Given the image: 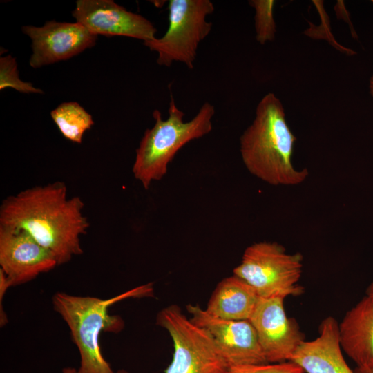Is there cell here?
Here are the masks:
<instances>
[{
	"instance_id": "18",
	"label": "cell",
	"mask_w": 373,
	"mask_h": 373,
	"mask_svg": "<svg viewBox=\"0 0 373 373\" xmlns=\"http://www.w3.org/2000/svg\"><path fill=\"white\" fill-rule=\"evenodd\" d=\"M10 87L25 93H42L30 82H23L19 77L15 58L11 55L0 59V89Z\"/></svg>"
},
{
	"instance_id": "1",
	"label": "cell",
	"mask_w": 373,
	"mask_h": 373,
	"mask_svg": "<svg viewBox=\"0 0 373 373\" xmlns=\"http://www.w3.org/2000/svg\"><path fill=\"white\" fill-rule=\"evenodd\" d=\"M84 207L80 197L68 198L65 182L55 181L6 197L0 206V226L26 231L60 265L83 253L80 236L90 227Z\"/></svg>"
},
{
	"instance_id": "13",
	"label": "cell",
	"mask_w": 373,
	"mask_h": 373,
	"mask_svg": "<svg viewBox=\"0 0 373 373\" xmlns=\"http://www.w3.org/2000/svg\"><path fill=\"white\" fill-rule=\"evenodd\" d=\"M289 361L299 365L306 373H355L343 356L338 323L332 316L321 321L318 337L303 342Z\"/></svg>"
},
{
	"instance_id": "23",
	"label": "cell",
	"mask_w": 373,
	"mask_h": 373,
	"mask_svg": "<svg viewBox=\"0 0 373 373\" xmlns=\"http://www.w3.org/2000/svg\"><path fill=\"white\" fill-rule=\"evenodd\" d=\"M369 89L370 95L373 97V74L370 79Z\"/></svg>"
},
{
	"instance_id": "16",
	"label": "cell",
	"mask_w": 373,
	"mask_h": 373,
	"mask_svg": "<svg viewBox=\"0 0 373 373\" xmlns=\"http://www.w3.org/2000/svg\"><path fill=\"white\" fill-rule=\"evenodd\" d=\"M50 116L62 135L75 143L81 144L84 133L94 125L92 115L76 102L61 103Z\"/></svg>"
},
{
	"instance_id": "4",
	"label": "cell",
	"mask_w": 373,
	"mask_h": 373,
	"mask_svg": "<svg viewBox=\"0 0 373 373\" xmlns=\"http://www.w3.org/2000/svg\"><path fill=\"white\" fill-rule=\"evenodd\" d=\"M168 112L166 119L162 118L159 110L153 112L155 124L145 131L135 151L132 172L146 190L166 175L169 164L180 149L209 134L213 128L215 108L208 102L191 120L184 122V113L171 95Z\"/></svg>"
},
{
	"instance_id": "21",
	"label": "cell",
	"mask_w": 373,
	"mask_h": 373,
	"mask_svg": "<svg viewBox=\"0 0 373 373\" xmlns=\"http://www.w3.org/2000/svg\"><path fill=\"white\" fill-rule=\"evenodd\" d=\"M355 373H373V368L372 369H367V368H359L356 367L354 370Z\"/></svg>"
},
{
	"instance_id": "11",
	"label": "cell",
	"mask_w": 373,
	"mask_h": 373,
	"mask_svg": "<svg viewBox=\"0 0 373 373\" xmlns=\"http://www.w3.org/2000/svg\"><path fill=\"white\" fill-rule=\"evenodd\" d=\"M72 15L96 35L125 36L144 42L156 37L157 29L150 21L112 0H78Z\"/></svg>"
},
{
	"instance_id": "7",
	"label": "cell",
	"mask_w": 373,
	"mask_h": 373,
	"mask_svg": "<svg viewBox=\"0 0 373 373\" xmlns=\"http://www.w3.org/2000/svg\"><path fill=\"white\" fill-rule=\"evenodd\" d=\"M156 323L173 341L172 360L164 373H227L229 367L211 334L193 323L178 305L162 309Z\"/></svg>"
},
{
	"instance_id": "8",
	"label": "cell",
	"mask_w": 373,
	"mask_h": 373,
	"mask_svg": "<svg viewBox=\"0 0 373 373\" xmlns=\"http://www.w3.org/2000/svg\"><path fill=\"white\" fill-rule=\"evenodd\" d=\"M191 321L206 329L215 341L229 369L269 363L256 330L249 320L231 321L216 317L198 304H188Z\"/></svg>"
},
{
	"instance_id": "17",
	"label": "cell",
	"mask_w": 373,
	"mask_h": 373,
	"mask_svg": "<svg viewBox=\"0 0 373 373\" xmlns=\"http://www.w3.org/2000/svg\"><path fill=\"white\" fill-rule=\"evenodd\" d=\"M249 3L255 10L254 23L256 41L262 45L272 41L276 32L273 15L275 1L251 0Z\"/></svg>"
},
{
	"instance_id": "10",
	"label": "cell",
	"mask_w": 373,
	"mask_h": 373,
	"mask_svg": "<svg viewBox=\"0 0 373 373\" xmlns=\"http://www.w3.org/2000/svg\"><path fill=\"white\" fill-rule=\"evenodd\" d=\"M22 31L32 40L30 66L37 68L68 59L95 46L97 35L79 23L48 21L41 27L23 26Z\"/></svg>"
},
{
	"instance_id": "15",
	"label": "cell",
	"mask_w": 373,
	"mask_h": 373,
	"mask_svg": "<svg viewBox=\"0 0 373 373\" xmlns=\"http://www.w3.org/2000/svg\"><path fill=\"white\" fill-rule=\"evenodd\" d=\"M259 299L249 284L233 274L218 283L205 310L225 320H249Z\"/></svg>"
},
{
	"instance_id": "5",
	"label": "cell",
	"mask_w": 373,
	"mask_h": 373,
	"mask_svg": "<svg viewBox=\"0 0 373 373\" xmlns=\"http://www.w3.org/2000/svg\"><path fill=\"white\" fill-rule=\"evenodd\" d=\"M303 256L289 254L276 242L260 241L246 248L233 274L249 284L260 298L296 296L304 292L298 282Z\"/></svg>"
},
{
	"instance_id": "22",
	"label": "cell",
	"mask_w": 373,
	"mask_h": 373,
	"mask_svg": "<svg viewBox=\"0 0 373 373\" xmlns=\"http://www.w3.org/2000/svg\"><path fill=\"white\" fill-rule=\"evenodd\" d=\"M366 294L373 296V280L370 283L366 289Z\"/></svg>"
},
{
	"instance_id": "3",
	"label": "cell",
	"mask_w": 373,
	"mask_h": 373,
	"mask_svg": "<svg viewBox=\"0 0 373 373\" xmlns=\"http://www.w3.org/2000/svg\"><path fill=\"white\" fill-rule=\"evenodd\" d=\"M153 295L152 283L105 300L56 293L52 297L53 308L67 323L80 354L79 367L75 369L73 373H115L102 356L99 337L102 332H121L124 322L118 315H110L108 308L127 298L153 297Z\"/></svg>"
},
{
	"instance_id": "14",
	"label": "cell",
	"mask_w": 373,
	"mask_h": 373,
	"mask_svg": "<svg viewBox=\"0 0 373 373\" xmlns=\"http://www.w3.org/2000/svg\"><path fill=\"white\" fill-rule=\"evenodd\" d=\"M341 349L359 368H373V296L365 295L338 323Z\"/></svg>"
},
{
	"instance_id": "12",
	"label": "cell",
	"mask_w": 373,
	"mask_h": 373,
	"mask_svg": "<svg viewBox=\"0 0 373 373\" xmlns=\"http://www.w3.org/2000/svg\"><path fill=\"white\" fill-rule=\"evenodd\" d=\"M57 265L53 255L26 231L0 226V266L11 287Z\"/></svg>"
},
{
	"instance_id": "9",
	"label": "cell",
	"mask_w": 373,
	"mask_h": 373,
	"mask_svg": "<svg viewBox=\"0 0 373 373\" xmlns=\"http://www.w3.org/2000/svg\"><path fill=\"white\" fill-rule=\"evenodd\" d=\"M283 301L280 298H260L249 320L269 363L289 361L305 341L298 323L287 316Z\"/></svg>"
},
{
	"instance_id": "19",
	"label": "cell",
	"mask_w": 373,
	"mask_h": 373,
	"mask_svg": "<svg viewBox=\"0 0 373 373\" xmlns=\"http://www.w3.org/2000/svg\"><path fill=\"white\" fill-rule=\"evenodd\" d=\"M227 373H304L303 369L291 361L280 363L243 365L229 369Z\"/></svg>"
},
{
	"instance_id": "24",
	"label": "cell",
	"mask_w": 373,
	"mask_h": 373,
	"mask_svg": "<svg viewBox=\"0 0 373 373\" xmlns=\"http://www.w3.org/2000/svg\"><path fill=\"white\" fill-rule=\"evenodd\" d=\"M372 2L373 3V1H372Z\"/></svg>"
},
{
	"instance_id": "6",
	"label": "cell",
	"mask_w": 373,
	"mask_h": 373,
	"mask_svg": "<svg viewBox=\"0 0 373 373\" xmlns=\"http://www.w3.org/2000/svg\"><path fill=\"white\" fill-rule=\"evenodd\" d=\"M168 8L166 32L144 45L157 52L160 66L169 67L176 61L193 69L199 44L211 30L207 17L213 12L214 5L209 0H170Z\"/></svg>"
},
{
	"instance_id": "20",
	"label": "cell",
	"mask_w": 373,
	"mask_h": 373,
	"mask_svg": "<svg viewBox=\"0 0 373 373\" xmlns=\"http://www.w3.org/2000/svg\"><path fill=\"white\" fill-rule=\"evenodd\" d=\"M75 369L72 367H67L63 370L64 373H73ZM115 373H129L126 370H119Z\"/></svg>"
},
{
	"instance_id": "2",
	"label": "cell",
	"mask_w": 373,
	"mask_h": 373,
	"mask_svg": "<svg viewBox=\"0 0 373 373\" xmlns=\"http://www.w3.org/2000/svg\"><path fill=\"white\" fill-rule=\"evenodd\" d=\"M296 137L290 129L280 100L272 93L258 102L254 119L240 137V153L247 171L272 186H296L308 177L297 169L292 157Z\"/></svg>"
}]
</instances>
